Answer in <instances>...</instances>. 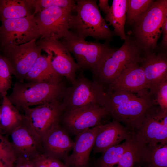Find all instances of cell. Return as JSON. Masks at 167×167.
<instances>
[{"label":"cell","mask_w":167,"mask_h":167,"mask_svg":"<svg viewBox=\"0 0 167 167\" xmlns=\"http://www.w3.org/2000/svg\"><path fill=\"white\" fill-rule=\"evenodd\" d=\"M156 104L148 93L106 91L104 107L133 134L139 129L149 109Z\"/></svg>","instance_id":"1"},{"label":"cell","mask_w":167,"mask_h":167,"mask_svg":"<svg viewBox=\"0 0 167 167\" xmlns=\"http://www.w3.org/2000/svg\"><path fill=\"white\" fill-rule=\"evenodd\" d=\"M97 1L76 0L69 19V31L78 37L85 39L88 36L97 40L111 41L114 34L101 15Z\"/></svg>","instance_id":"2"},{"label":"cell","mask_w":167,"mask_h":167,"mask_svg":"<svg viewBox=\"0 0 167 167\" xmlns=\"http://www.w3.org/2000/svg\"><path fill=\"white\" fill-rule=\"evenodd\" d=\"M66 88L62 81L58 83L16 81L11 93L7 96L20 112L24 106L62 101Z\"/></svg>","instance_id":"3"},{"label":"cell","mask_w":167,"mask_h":167,"mask_svg":"<svg viewBox=\"0 0 167 167\" xmlns=\"http://www.w3.org/2000/svg\"><path fill=\"white\" fill-rule=\"evenodd\" d=\"M61 39L62 43L74 56L79 70L90 71L93 75L99 69L114 50L108 43L88 42L69 31Z\"/></svg>","instance_id":"4"},{"label":"cell","mask_w":167,"mask_h":167,"mask_svg":"<svg viewBox=\"0 0 167 167\" xmlns=\"http://www.w3.org/2000/svg\"><path fill=\"white\" fill-rule=\"evenodd\" d=\"M167 17V0L154 1L147 12L133 25V39L141 52L154 51Z\"/></svg>","instance_id":"5"},{"label":"cell","mask_w":167,"mask_h":167,"mask_svg":"<svg viewBox=\"0 0 167 167\" xmlns=\"http://www.w3.org/2000/svg\"><path fill=\"white\" fill-rule=\"evenodd\" d=\"M105 95L102 85L89 79L81 71L75 82L65 90L62 101L63 112L89 105L104 107Z\"/></svg>","instance_id":"6"},{"label":"cell","mask_w":167,"mask_h":167,"mask_svg":"<svg viewBox=\"0 0 167 167\" xmlns=\"http://www.w3.org/2000/svg\"><path fill=\"white\" fill-rule=\"evenodd\" d=\"M141 53L133 38L126 36L122 46L109 55L93 75L94 80L105 89L128 64L142 60Z\"/></svg>","instance_id":"7"},{"label":"cell","mask_w":167,"mask_h":167,"mask_svg":"<svg viewBox=\"0 0 167 167\" xmlns=\"http://www.w3.org/2000/svg\"><path fill=\"white\" fill-rule=\"evenodd\" d=\"M36 41L19 45H9L0 49V53L16 81H24L27 73L41 54L42 50L36 44Z\"/></svg>","instance_id":"8"},{"label":"cell","mask_w":167,"mask_h":167,"mask_svg":"<svg viewBox=\"0 0 167 167\" xmlns=\"http://www.w3.org/2000/svg\"><path fill=\"white\" fill-rule=\"evenodd\" d=\"M133 138L140 147L167 144V110L154 104L148 111Z\"/></svg>","instance_id":"9"},{"label":"cell","mask_w":167,"mask_h":167,"mask_svg":"<svg viewBox=\"0 0 167 167\" xmlns=\"http://www.w3.org/2000/svg\"><path fill=\"white\" fill-rule=\"evenodd\" d=\"M0 26V49L7 45H19L40 37L35 15L2 20Z\"/></svg>","instance_id":"10"},{"label":"cell","mask_w":167,"mask_h":167,"mask_svg":"<svg viewBox=\"0 0 167 167\" xmlns=\"http://www.w3.org/2000/svg\"><path fill=\"white\" fill-rule=\"evenodd\" d=\"M36 43L47 54L51 66L57 73L73 84L79 67L71 53L61 41L53 38H40Z\"/></svg>","instance_id":"11"},{"label":"cell","mask_w":167,"mask_h":167,"mask_svg":"<svg viewBox=\"0 0 167 167\" xmlns=\"http://www.w3.org/2000/svg\"><path fill=\"white\" fill-rule=\"evenodd\" d=\"M24 121L41 138L49 130L60 124L63 112L61 101H56L35 107H23Z\"/></svg>","instance_id":"12"},{"label":"cell","mask_w":167,"mask_h":167,"mask_svg":"<svg viewBox=\"0 0 167 167\" xmlns=\"http://www.w3.org/2000/svg\"><path fill=\"white\" fill-rule=\"evenodd\" d=\"M109 115L105 108L89 105L63 112L60 124L70 133L76 135L82 131L101 124L102 119Z\"/></svg>","instance_id":"13"},{"label":"cell","mask_w":167,"mask_h":167,"mask_svg":"<svg viewBox=\"0 0 167 167\" xmlns=\"http://www.w3.org/2000/svg\"><path fill=\"white\" fill-rule=\"evenodd\" d=\"M73 10L53 7L35 15L40 38L62 39L69 31V22Z\"/></svg>","instance_id":"14"},{"label":"cell","mask_w":167,"mask_h":167,"mask_svg":"<svg viewBox=\"0 0 167 167\" xmlns=\"http://www.w3.org/2000/svg\"><path fill=\"white\" fill-rule=\"evenodd\" d=\"M142 60L132 62L126 66L107 87L106 91L138 94L148 93V87L141 64Z\"/></svg>","instance_id":"15"},{"label":"cell","mask_w":167,"mask_h":167,"mask_svg":"<svg viewBox=\"0 0 167 167\" xmlns=\"http://www.w3.org/2000/svg\"><path fill=\"white\" fill-rule=\"evenodd\" d=\"M9 134L16 158L21 157L32 160L42 153L41 138L24 120Z\"/></svg>","instance_id":"16"},{"label":"cell","mask_w":167,"mask_h":167,"mask_svg":"<svg viewBox=\"0 0 167 167\" xmlns=\"http://www.w3.org/2000/svg\"><path fill=\"white\" fill-rule=\"evenodd\" d=\"M41 139L42 153L64 161L74 144L67 132L60 124L49 130Z\"/></svg>","instance_id":"17"},{"label":"cell","mask_w":167,"mask_h":167,"mask_svg":"<svg viewBox=\"0 0 167 167\" xmlns=\"http://www.w3.org/2000/svg\"><path fill=\"white\" fill-rule=\"evenodd\" d=\"M101 124L85 130L76 135L72 153L64 161L66 167H87L91 152Z\"/></svg>","instance_id":"18"},{"label":"cell","mask_w":167,"mask_h":167,"mask_svg":"<svg viewBox=\"0 0 167 167\" xmlns=\"http://www.w3.org/2000/svg\"><path fill=\"white\" fill-rule=\"evenodd\" d=\"M147 83L149 95L153 98L157 86L167 76V55L166 52L144 54L141 62Z\"/></svg>","instance_id":"19"},{"label":"cell","mask_w":167,"mask_h":167,"mask_svg":"<svg viewBox=\"0 0 167 167\" xmlns=\"http://www.w3.org/2000/svg\"><path fill=\"white\" fill-rule=\"evenodd\" d=\"M132 133L119 122L114 120L101 124L96 135L93 153H102L109 148L133 137Z\"/></svg>","instance_id":"20"},{"label":"cell","mask_w":167,"mask_h":167,"mask_svg":"<svg viewBox=\"0 0 167 167\" xmlns=\"http://www.w3.org/2000/svg\"><path fill=\"white\" fill-rule=\"evenodd\" d=\"M62 78L54 70L47 56L41 54L27 73L24 81L58 83Z\"/></svg>","instance_id":"21"},{"label":"cell","mask_w":167,"mask_h":167,"mask_svg":"<svg viewBox=\"0 0 167 167\" xmlns=\"http://www.w3.org/2000/svg\"><path fill=\"white\" fill-rule=\"evenodd\" d=\"M127 0H113L108 12L105 15V20L112 26L114 35L124 40L126 36L124 31L126 21Z\"/></svg>","instance_id":"22"},{"label":"cell","mask_w":167,"mask_h":167,"mask_svg":"<svg viewBox=\"0 0 167 167\" xmlns=\"http://www.w3.org/2000/svg\"><path fill=\"white\" fill-rule=\"evenodd\" d=\"M1 118L0 132L2 134L10 132L21 125L24 122L23 115L11 102L7 96L3 98Z\"/></svg>","instance_id":"23"},{"label":"cell","mask_w":167,"mask_h":167,"mask_svg":"<svg viewBox=\"0 0 167 167\" xmlns=\"http://www.w3.org/2000/svg\"><path fill=\"white\" fill-rule=\"evenodd\" d=\"M138 163L144 167H167V144L140 147Z\"/></svg>","instance_id":"24"},{"label":"cell","mask_w":167,"mask_h":167,"mask_svg":"<svg viewBox=\"0 0 167 167\" xmlns=\"http://www.w3.org/2000/svg\"><path fill=\"white\" fill-rule=\"evenodd\" d=\"M32 10L26 0H0V21L28 16Z\"/></svg>","instance_id":"25"},{"label":"cell","mask_w":167,"mask_h":167,"mask_svg":"<svg viewBox=\"0 0 167 167\" xmlns=\"http://www.w3.org/2000/svg\"><path fill=\"white\" fill-rule=\"evenodd\" d=\"M133 142V137L122 143L113 146L103 152L98 161L97 167H113L117 164L125 152Z\"/></svg>","instance_id":"26"},{"label":"cell","mask_w":167,"mask_h":167,"mask_svg":"<svg viewBox=\"0 0 167 167\" xmlns=\"http://www.w3.org/2000/svg\"><path fill=\"white\" fill-rule=\"evenodd\" d=\"M154 1L153 0H127V22L133 25L147 12Z\"/></svg>","instance_id":"27"},{"label":"cell","mask_w":167,"mask_h":167,"mask_svg":"<svg viewBox=\"0 0 167 167\" xmlns=\"http://www.w3.org/2000/svg\"><path fill=\"white\" fill-rule=\"evenodd\" d=\"M34 10V15L41 11L49 7H57L74 10L76 0H26Z\"/></svg>","instance_id":"28"},{"label":"cell","mask_w":167,"mask_h":167,"mask_svg":"<svg viewBox=\"0 0 167 167\" xmlns=\"http://www.w3.org/2000/svg\"><path fill=\"white\" fill-rule=\"evenodd\" d=\"M0 158L8 167H14L16 160L11 142L0 132Z\"/></svg>","instance_id":"29"},{"label":"cell","mask_w":167,"mask_h":167,"mask_svg":"<svg viewBox=\"0 0 167 167\" xmlns=\"http://www.w3.org/2000/svg\"><path fill=\"white\" fill-rule=\"evenodd\" d=\"M12 75L6 62L0 53V98L6 96L11 88Z\"/></svg>","instance_id":"30"},{"label":"cell","mask_w":167,"mask_h":167,"mask_svg":"<svg viewBox=\"0 0 167 167\" xmlns=\"http://www.w3.org/2000/svg\"><path fill=\"white\" fill-rule=\"evenodd\" d=\"M140 149L133 139L132 144L122 155L117 167H134L135 163H139Z\"/></svg>","instance_id":"31"},{"label":"cell","mask_w":167,"mask_h":167,"mask_svg":"<svg viewBox=\"0 0 167 167\" xmlns=\"http://www.w3.org/2000/svg\"><path fill=\"white\" fill-rule=\"evenodd\" d=\"M153 99L155 104L161 109L167 110V76L158 85Z\"/></svg>","instance_id":"32"},{"label":"cell","mask_w":167,"mask_h":167,"mask_svg":"<svg viewBox=\"0 0 167 167\" xmlns=\"http://www.w3.org/2000/svg\"><path fill=\"white\" fill-rule=\"evenodd\" d=\"M36 167H66L61 160L41 153L32 160Z\"/></svg>","instance_id":"33"},{"label":"cell","mask_w":167,"mask_h":167,"mask_svg":"<svg viewBox=\"0 0 167 167\" xmlns=\"http://www.w3.org/2000/svg\"><path fill=\"white\" fill-rule=\"evenodd\" d=\"M15 163L14 167H36L32 160L21 157L17 158Z\"/></svg>","instance_id":"34"},{"label":"cell","mask_w":167,"mask_h":167,"mask_svg":"<svg viewBox=\"0 0 167 167\" xmlns=\"http://www.w3.org/2000/svg\"><path fill=\"white\" fill-rule=\"evenodd\" d=\"M161 33L162 34L163 37L161 46L163 49L165 50L167 47V17L163 23Z\"/></svg>","instance_id":"35"},{"label":"cell","mask_w":167,"mask_h":167,"mask_svg":"<svg viewBox=\"0 0 167 167\" xmlns=\"http://www.w3.org/2000/svg\"><path fill=\"white\" fill-rule=\"evenodd\" d=\"M108 0H99L98 6L105 14L109 12L110 6L109 5Z\"/></svg>","instance_id":"36"},{"label":"cell","mask_w":167,"mask_h":167,"mask_svg":"<svg viewBox=\"0 0 167 167\" xmlns=\"http://www.w3.org/2000/svg\"><path fill=\"white\" fill-rule=\"evenodd\" d=\"M0 167H8L0 158Z\"/></svg>","instance_id":"37"},{"label":"cell","mask_w":167,"mask_h":167,"mask_svg":"<svg viewBox=\"0 0 167 167\" xmlns=\"http://www.w3.org/2000/svg\"><path fill=\"white\" fill-rule=\"evenodd\" d=\"M2 107V105H1L0 106V118H1V114Z\"/></svg>","instance_id":"38"}]
</instances>
